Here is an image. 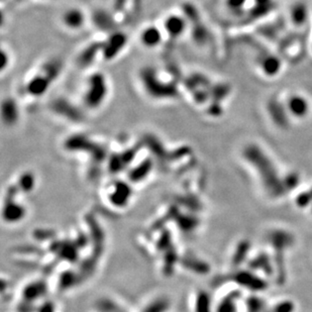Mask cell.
Returning <instances> with one entry per match:
<instances>
[{
  "label": "cell",
  "instance_id": "cell-1",
  "mask_svg": "<svg viewBox=\"0 0 312 312\" xmlns=\"http://www.w3.org/2000/svg\"><path fill=\"white\" fill-rule=\"evenodd\" d=\"M244 160L257 174L266 194L274 199L288 193L285 185V176H282L271 156L256 143H250L243 150Z\"/></svg>",
  "mask_w": 312,
  "mask_h": 312
},
{
  "label": "cell",
  "instance_id": "cell-2",
  "mask_svg": "<svg viewBox=\"0 0 312 312\" xmlns=\"http://www.w3.org/2000/svg\"><path fill=\"white\" fill-rule=\"evenodd\" d=\"M268 242L275 252L274 261L284 263V254L293 247L295 239L288 230L273 229L268 235Z\"/></svg>",
  "mask_w": 312,
  "mask_h": 312
},
{
  "label": "cell",
  "instance_id": "cell-3",
  "mask_svg": "<svg viewBox=\"0 0 312 312\" xmlns=\"http://www.w3.org/2000/svg\"><path fill=\"white\" fill-rule=\"evenodd\" d=\"M267 112L271 121L280 129H286L290 125V114L284 100L272 97L267 102Z\"/></svg>",
  "mask_w": 312,
  "mask_h": 312
},
{
  "label": "cell",
  "instance_id": "cell-4",
  "mask_svg": "<svg viewBox=\"0 0 312 312\" xmlns=\"http://www.w3.org/2000/svg\"><path fill=\"white\" fill-rule=\"evenodd\" d=\"M285 105L291 116L295 119H304L311 112V102L301 93H291L284 100Z\"/></svg>",
  "mask_w": 312,
  "mask_h": 312
},
{
  "label": "cell",
  "instance_id": "cell-5",
  "mask_svg": "<svg viewBox=\"0 0 312 312\" xmlns=\"http://www.w3.org/2000/svg\"><path fill=\"white\" fill-rule=\"evenodd\" d=\"M231 280L253 292H261L268 288V283L252 270H240L233 274Z\"/></svg>",
  "mask_w": 312,
  "mask_h": 312
},
{
  "label": "cell",
  "instance_id": "cell-6",
  "mask_svg": "<svg viewBox=\"0 0 312 312\" xmlns=\"http://www.w3.org/2000/svg\"><path fill=\"white\" fill-rule=\"evenodd\" d=\"M258 66L261 73L268 78H273L279 75L283 67L280 59L272 54H267L260 57L258 60Z\"/></svg>",
  "mask_w": 312,
  "mask_h": 312
},
{
  "label": "cell",
  "instance_id": "cell-7",
  "mask_svg": "<svg viewBox=\"0 0 312 312\" xmlns=\"http://www.w3.org/2000/svg\"><path fill=\"white\" fill-rule=\"evenodd\" d=\"M250 270L256 272V271H262L266 275H272L275 272V265L274 261H272L271 258L264 253H261L257 255L254 259H252L249 262Z\"/></svg>",
  "mask_w": 312,
  "mask_h": 312
},
{
  "label": "cell",
  "instance_id": "cell-8",
  "mask_svg": "<svg viewBox=\"0 0 312 312\" xmlns=\"http://www.w3.org/2000/svg\"><path fill=\"white\" fill-rule=\"evenodd\" d=\"M241 294L232 291L225 295L215 306V312H239V301Z\"/></svg>",
  "mask_w": 312,
  "mask_h": 312
},
{
  "label": "cell",
  "instance_id": "cell-9",
  "mask_svg": "<svg viewBox=\"0 0 312 312\" xmlns=\"http://www.w3.org/2000/svg\"><path fill=\"white\" fill-rule=\"evenodd\" d=\"M309 15L308 6L303 2H296L290 7V20L296 27H302Z\"/></svg>",
  "mask_w": 312,
  "mask_h": 312
},
{
  "label": "cell",
  "instance_id": "cell-10",
  "mask_svg": "<svg viewBox=\"0 0 312 312\" xmlns=\"http://www.w3.org/2000/svg\"><path fill=\"white\" fill-rule=\"evenodd\" d=\"M194 312H215V307L212 306L211 298L205 291L200 292L196 296Z\"/></svg>",
  "mask_w": 312,
  "mask_h": 312
},
{
  "label": "cell",
  "instance_id": "cell-11",
  "mask_svg": "<svg viewBox=\"0 0 312 312\" xmlns=\"http://www.w3.org/2000/svg\"><path fill=\"white\" fill-rule=\"evenodd\" d=\"M250 249H251V244L247 240H244L243 242H241L237 246L236 253L233 254V257H232L233 266L239 267L240 264H242L246 261L249 254H250Z\"/></svg>",
  "mask_w": 312,
  "mask_h": 312
},
{
  "label": "cell",
  "instance_id": "cell-12",
  "mask_svg": "<svg viewBox=\"0 0 312 312\" xmlns=\"http://www.w3.org/2000/svg\"><path fill=\"white\" fill-rule=\"evenodd\" d=\"M247 312H272V309L269 308L266 302L258 296H252L247 300L246 303Z\"/></svg>",
  "mask_w": 312,
  "mask_h": 312
},
{
  "label": "cell",
  "instance_id": "cell-13",
  "mask_svg": "<svg viewBox=\"0 0 312 312\" xmlns=\"http://www.w3.org/2000/svg\"><path fill=\"white\" fill-rule=\"evenodd\" d=\"M253 1L254 6L252 9V14L256 17L267 13L273 7V0H253Z\"/></svg>",
  "mask_w": 312,
  "mask_h": 312
},
{
  "label": "cell",
  "instance_id": "cell-14",
  "mask_svg": "<svg viewBox=\"0 0 312 312\" xmlns=\"http://www.w3.org/2000/svg\"><path fill=\"white\" fill-rule=\"evenodd\" d=\"M64 22L71 28H79L83 23V15L82 12L78 11L76 9H72L68 11L64 15Z\"/></svg>",
  "mask_w": 312,
  "mask_h": 312
},
{
  "label": "cell",
  "instance_id": "cell-15",
  "mask_svg": "<svg viewBox=\"0 0 312 312\" xmlns=\"http://www.w3.org/2000/svg\"><path fill=\"white\" fill-rule=\"evenodd\" d=\"M170 309L168 300L156 299L145 306L142 312H167Z\"/></svg>",
  "mask_w": 312,
  "mask_h": 312
},
{
  "label": "cell",
  "instance_id": "cell-16",
  "mask_svg": "<svg viewBox=\"0 0 312 312\" xmlns=\"http://www.w3.org/2000/svg\"><path fill=\"white\" fill-rule=\"evenodd\" d=\"M142 41L147 46H156L160 42V33L156 28H150L144 31Z\"/></svg>",
  "mask_w": 312,
  "mask_h": 312
},
{
  "label": "cell",
  "instance_id": "cell-17",
  "mask_svg": "<svg viewBox=\"0 0 312 312\" xmlns=\"http://www.w3.org/2000/svg\"><path fill=\"white\" fill-rule=\"evenodd\" d=\"M271 309H272V312H294L295 303L291 300L284 299L274 304V306Z\"/></svg>",
  "mask_w": 312,
  "mask_h": 312
},
{
  "label": "cell",
  "instance_id": "cell-18",
  "mask_svg": "<svg viewBox=\"0 0 312 312\" xmlns=\"http://www.w3.org/2000/svg\"><path fill=\"white\" fill-rule=\"evenodd\" d=\"M167 30L169 33L173 34V35H180L182 32V27H183V22L180 18L177 17H169V19L167 20Z\"/></svg>",
  "mask_w": 312,
  "mask_h": 312
},
{
  "label": "cell",
  "instance_id": "cell-19",
  "mask_svg": "<svg viewBox=\"0 0 312 312\" xmlns=\"http://www.w3.org/2000/svg\"><path fill=\"white\" fill-rule=\"evenodd\" d=\"M245 1L246 0H230V7L232 8H240L242 7V5L245 4Z\"/></svg>",
  "mask_w": 312,
  "mask_h": 312
}]
</instances>
